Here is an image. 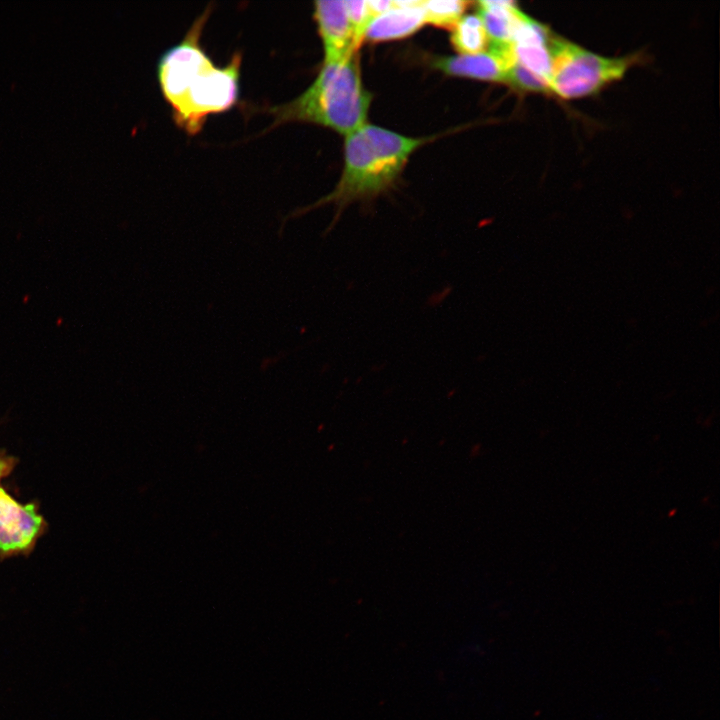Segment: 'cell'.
<instances>
[{"label": "cell", "instance_id": "obj_4", "mask_svg": "<svg viewBox=\"0 0 720 720\" xmlns=\"http://www.w3.org/2000/svg\"><path fill=\"white\" fill-rule=\"evenodd\" d=\"M550 92L563 99L585 97L621 79L640 60L639 55L607 58L558 37H551Z\"/></svg>", "mask_w": 720, "mask_h": 720}, {"label": "cell", "instance_id": "obj_7", "mask_svg": "<svg viewBox=\"0 0 720 720\" xmlns=\"http://www.w3.org/2000/svg\"><path fill=\"white\" fill-rule=\"evenodd\" d=\"M510 64L509 53L499 48L472 55L436 57L431 62L434 68L450 76L494 82H505Z\"/></svg>", "mask_w": 720, "mask_h": 720}, {"label": "cell", "instance_id": "obj_16", "mask_svg": "<svg viewBox=\"0 0 720 720\" xmlns=\"http://www.w3.org/2000/svg\"><path fill=\"white\" fill-rule=\"evenodd\" d=\"M367 4L372 17L381 15L394 7V1L390 0H372L367 1Z\"/></svg>", "mask_w": 720, "mask_h": 720}, {"label": "cell", "instance_id": "obj_5", "mask_svg": "<svg viewBox=\"0 0 720 720\" xmlns=\"http://www.w3.org/2000/svg\"><path fill=\"white\" fill-rule=\"evenodd\" d=\"M45 528L35 504H21L0 487V558L29 553Z\"/></svg>", "mask_w": 720, "mask_h": 720}, {"label": "cell", "instance_id": "obj_12", "mask_svg": "<svg viewBox=\"0 0 720 720\" xmlns=\"http://www.w3.org/2000/svg\"><path fill=\"white\" fill-rule=\"evenodd\" d=\"M469 4L462 0H430L422 1L421 7L426 23L452 29Z\"/></svg>", "mask_w": 720, "mask_h": 720}, {"label": "cell", "instance_id": "obj_9", "mask_svg": "<svg viewBox=\"0 0 720 720\" xmlns=\"http://www.w3.org/2000/svg\"><path fill=\"white\" fill-rule=\"evenodd\" d=\"M477 14L481 18L491 45L511 44L522 15L513 1H479Z\"/></svg>", "mask_w": 720, "mask_h": 720}, {"label": "cell", "instance_id": "obj_8", "mask_svg": "<svg viewBox=\"0 0 720 720\" xmlns=\"http://www.w3.org/2000/svg\"><path fill=\"white\" fill-rule=\"evenodd\" d=\"M421 2L411 6H395L369 22L364 40L377 43L398 40L418 31L425 23Z\"/></svg>", "mask_w": 720, "mask_h": 720}, {"label": "cell", "instance_id": "obj_6", "mask_svg": "<svg viewBox=\"0 0 720 720\" xmlns=\"http://www.w3.org/2000/svg\"><path fill=\"white\" fill-rule=\"evenodd\" d=\"M313 18L323 44L324 62L340 61L356 52L345 1L314 2Z\"/></svg>", "mask_w": 720, "mask_h": 720}, {"label": "cell", "instance_id": "obj_11", "mask_svg": "<svg viewBox=\"0 0 720 720\" xmlns=\"http://www.w3.org/2000/svg\"><path fill=\"white\" fill-rule=\"evenodd\" d=\"M512 47L515 61L549 85L552 73L549 43L547 45L512 44Z\"/></svg>", "mask_w": 720, "mask_h": 720}, {"label": "cell", "instance_id": "obj_3", "mask_svg": "<svg viewBox=\"0 0 720 720\" xmlns=\"http://www.w3.org/2000/svg\"><path fill=\"white\" fill-rule=\"evenodd\" d=\"M432 138H413L365 123L346 135L344 167L335 189L308 207L348 204L388 190L400 176L410 155Z\"/></svg>", "mask_w": 720, "mask_h": 720}, {"label": "cell", "instance_id": "obj_2", "mask_svg": "<svg viewBox=\"0 0 720 720\" xmlns=\"http://www.w3.org/2000/svg\"><path fill=\"white\" fill-rule=\"evenodd\" d=\"M372 95L361 79L358 55L324 62L312 84L289 102L268 106L269 129L290 122H307L348 135L365 124Z\"/></svg>", "mask_w": 720, "mask_h": 720}, {"label": "cell", "instance_id": "obj_14", "mask_svg": "<svg viewBox=\"0 0 720 720\" xmlns=\"http://www.w3.org/2000/svg\"><path fill=\"white\" fill-rule=\"evenodd\" d=\"M345 5L353 31L355 45L358 49L364 40L366 28L373 17L369 11L367 1L350 0L345 1Z\"/></svg>", "mask_w": 720, "mask_h": 720}, {"label": "cell", "instance_id": "obj_1", "mask_svg": "<svg viewBox=\"0 0 720 720\" xmlns=\"http://www.w3.org/2000/svg\"><path fill=\"white\" fill-rule=\"evenodd\" d=\"M212 8L198 16L183 39L159 58L157 78L175 124L188 135L198 134L211 115L229 111L239 98L241 52L224 66L216 65L201 44Z\"/></svg>", "mask_w": 720, "mask_h": 720}, {"label": "cell", "instance_id": "obj_15", "mask_svg": "<svg viewBox=\"0 0 720 720\" xmlns=\"http://www.w3.org/2000/svg\"><path fill=\"white\" fill-rule=\"evenodd\" d=\"M17 459L0 450V481L7 477L16 466Z\"/></svg>", "mask_w": 720, "mask_h": 720}, {"label": "cell", "instance_id": "obj_13", "mask_svg": "<svg viewBox=\"0 0 720 720\" xmlns=\"http://www.w3.org/2000/svg\"><path fill=\"white\" fill-rule=\"evenodd\" d=\"M505 82L522 92H550L548 83L515 61L508 67Z\"/></svg>", "mask_w": 720, "mask_h": 720}, {"label": "cell", "instance_id": "obj_10", "mask_svg": "<svg viewBox=\"0 0 720 720\" xmlns=\"http://www.w3.org/2000/svg\"><path fill=\"white\" fill-rule=\"evenodd\" d=\"M451 42L461 55L484 52L489 39L478 14L462 16L451 29Z\"/></svg>", "mask_w": 720, "mask_h": 720}]
</instances>
